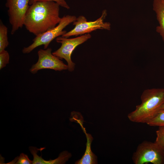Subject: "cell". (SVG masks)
Wrapping results in <instances>:
<instances>
[{
	"label": "cell",
	"instance_id": "obj_1",
	"mask_svg": "<svg viewBox=\"0 0 164 164\" xmlns=\"http://www.w3.org/2000/svg\"><path fill=\"white\" fill-rule=\"evenodd\" d=\"M60 5L52 1H39L29 5L24 26L36 36L52 29L60 22Z\"/></svg>",
	"mask_w": 164,
	"mask_h": 164
},
{
	"label": "cell",
	"instance_id": "obj_2",
	"mask_svg": "<svg viewBox=\"0 0 164 164\" xmlns=\"http://www.w3.org/2000/svg\"><path fill=\"white\" fill-rule=\"evenodd\" d=\"M141 102L127 116L132 122L147 123L164 104V88H153L145 90L141 96Z\"/></svg>",
	"mask_w": 164,
	"mask_h": 164
},
{
	"label": "cell",
	"instance_id": "obj_3",
	"mask_svg": "<svg viewBox=\"0 0 164 164\" xmlns=\"http://www.w3.org/2000/svg\"><path fill=\"white\" fill-rule=\"evenodd\" d=\"M132 159L135 164H164V149L155 142L145 141L138 145Z\"/></svg>",
	"mask_w": 164,
	"mask_h": 164
},
{
	"label": "cell",
	"instance_id": "obj_4",
	"mask_svg": "<svg viewBox=\"0 0 164 164\" xmlns=\"http://www.w3.org/2000/svg\"><path fill=\"white\" fill-rule=\"evenodd\" d=\"M74 15H67L61 18L59 24L54 28L36 36L33 39L32 43L28 46L24 47L22 50L23 53H28L37 47L43 45L44 49H46L50 42L55 38L63 35L67 32L63 29L74 22L77 19Z\"/></svg>",
	"mask_w": 164,
	"mask_h": 164
},
{
	"label": "cell",
	"instance_id": "obj_5",
	"mask_svg": "<svg viewBox=\"0 0 164 164\" xmlns=\"http://www.w3.org/2000/svg\"><path fill=\"white\" fill-rule=\"evenodd\" d=\"M107 15V11L104 9L100 17L94 21H87L84 16H80L73 22V25L75 26L74 28L62 36L67 38L72 36H77L89 33L97 29L110 30L111 24L109 22H104Z\"/></svg>",
	"mask_w": 164,
	"mask_h": 164
},
{
	"label": "cell",
	"instance_id": "obj_6",
	"mask_svg": "<svg viewBox=\"0 0 164 164\" xmlns=\"http://www.w3.org/2000/svg\"><path fill=\"white\" fill-rule=\"evenodd\" d=\"M91 36L89 33L73 38L59 36L56 38V41L57 42L61 43V46L58 50L52 53V54L60 59H65L67 63L68 70L72 71L74 70L75 66V63L72 61L71 58L73 52L77 46L87 41Z\"/></svg>",
	"mask_w": 164,
	"mask_h": 164
},
{
	"label": "cell",
	"instance_id": "obj_7",
	"mask_svg": "<svg viewBox=\"0 0 164 164\" xmlns=\"http://www.w3.org/2000/svg\"><path fill=\"white\" fill-rule=\"evenodd\" d=\"M30 0H6L9 22L12 26L11 32L13 34L24 25L26 13L29 7Z\"/></svg>",
	"mask_w": 164,
	"mask_h": 164
},
{
	"label": "cell",
	"instance_id": "obj_8",
	"mask_svg": "<svg viewBox=\"0 0 164 164\" xmlns=\"http://www.w3.org/2000/svg\"><path fill=\"white\" fill-rule=\"evenodd\" d=\"M51 52V48L38 50V61L30 69L32 73L35 74L39 70L44 69L59 71L68 70L67 65L64 64L60 59L54 55Z\"/></svg>",
	"mask_w": 164,
	"mask_h": 164
},
{
	"label": "cell",
	"instance_id": "obj_9",
	"mask_svg": "<svg viewBox=\"0 0 164 164\" xmlns=\"http://www.w3.org/2000/svg\"><path fill=\"white\" fill-rule=\"evenodd\" d=\"M45 149V147L37 148L36 147L30 146L29 147V150L33 156V164H62L65 163L66 161L71 156L70 153L67 151H64L61 152L58 157L53 160L50 159L46 160L44 159L42 155L39 156L37 153L39 151H42Z\"/></svg>",
	"mask_w": 164,
	"mask_h": 164
},
{
	"label": "cell",
	"instance_id": "obj_10",
	"mask_svg": "<svg viewBox=\"0 0 164 164\" xmlns=\"http://www.w3.org/2000/svg\"><path fill=\"white\" fill-rule=\"evenodd\" d=\"M77 122L80 125L84 132L85 133L87 139L86 148L84 155L81 159L77 161L75 164H95L97 163V156L91 151V144L93 140L91 135L86 133L81 123V121L77 120Z\"/></svg>",
	"mask_w": 164,
	"mask_h": 164
},
{
	"label": "cell",
	"instance_id": "obj_11",
	"mask_svg": "<svg viewBox=\"0 0 164 164\" xmlns=\"http://www.w3.org/2000/svg\"><path fill=\"white\" fill-rule=\"evenodd\" d=\"M153 9L159 23L156 29L164 42V0H153Z\"/></svg>",
	"mask_w": 164,
	"mask_h": 164
},
{
	"label": "cell",
	"instance_id": "obj_12",
	"mask_svg": "<svg viewBox=\"0 0 164 164\" xmlns=\"http://www.w3.org/2000/svg\"><path fill=\"white\" fill-rule=\"evenodd\" d=\"M8 29L2 21L0 23V52L5 50L9 44L7 36Z\"/></svg>",
	"mask_w": 164,
	"mask_h": 164
},
{
	"label": "cell",
	"instance_id": "obj_13",
	"mask_svg": "<svg viewBox=\"0 0 164 164\" xmlns=\"http://www.w3.org/2000/svg\"><path fill=\"white\" fill-rule=\"evenodd\" d=\"M147 124L152 126H164V109H160Z\"/></svg>",
	"mask_w": 164,
	"mask_h": 164
},
{
	"label": "cell",
	"instance_id": "obj_14",
	"mask_svg": "<svg viewBox=\"0 0 164 164\" xmlns=\"http://www.w3.org/2000/svg\"><path fill=\"white\" fill-rule=\"evenodd\" d=\"M7 164H32V161L29 159L27 155L22 153L20 154L19 156L15 158L11 162Z\"/></svg>",
	"mask_w": 164,
	"mask_h": 164
},
{
	"label": "cell",
	"instance_id": "obj_15",
	"mask_svg": "<svg viewBox=\"0 0 164 164\" xmlns=\"http://www.w3.org/2000/svg\"><path fill=\"white\" fill-rule=\"evenodd\" d=\"M156 132L155 142L161 147L164 148V126H160Z\"/></svg>",
	"mask_w": 164,
	"mask_h": 164
},
{
	"label": "cell",
	"instance_id": "obj_16",
	"mask_svg": "<svg viewBox=\"0 0 164 164\" xmlns=\"http://www.w3.org/2000/svg\"><path fill=\"white\" fill-rule=\"evenodd\" d=\"M9 55L7 51L4 50L0 52V69L5 67L9 63Z\"/></svg>",
	"mask_w": 164,
	"mask_h": 164
},
{
	"label": "cell",
	"instance_id": "obj_17",
	"mask_svg": "<svg viewBox=\"0 0 164 164\" xmlns=\"http://www.w3.org/2000/svg\"><path fill=\"white\" fill-rule=\"evenodd\" d=\"M39 1H52L58 3L60 6L65 8L67 9L70 8V7L67 4L65 0H30L29 5H31L33 3Z\"/></svg>",
	"mask_w": 164,
	"mask_h": 164
},
{
	"label": "cell",
	"instance_id": "obj_18",
	"mask_svg": "<svg viewBox=\"0 0 164 164\" xmlns=\"http://www.w3.org/2000/svg\"><path fill=\"white\" fill-rule=\"evenodd\" d=\"M164 109V104H163L162 106L161 107L160 109Z\"/></svg>",
	"mask_w": 164,
	"mask_h": 164
},
{
	"label": "cell",
	"instance_id": "obj_19",
	"mask_svg": "<svg viewBox=\"0 0 164 164\" xmlns=\"http://www.w3.org/2000/svg\"><path fill=\"white\" fill-rule=\"evenodd\" d=\"M163 149H164V148H163Z\"/></svg>",
	"mask_w": 164,
	"mask_h": 164
}]
</instances>
